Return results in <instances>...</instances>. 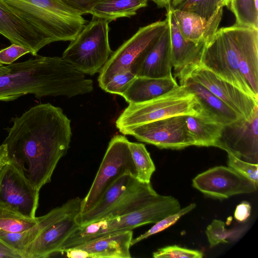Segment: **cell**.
I'll use <instances>...</instances> for the list:
<instances>
[{
	"instance_id": "6da1fadb",
	"label": "cell",
	"mask_w": 258,
	"mask_h": 258,
	"mask_svg": "<svg viewBox=\"0 0 258 258\" xmlns=\"http://www.w3.org/2000/svg\"><path fill=\"white\" fill-rule=\"evenodd\" d=\"M12 121L3 143L10 162L40 190L50 182L58 161L70 148L71 120L60 107L47 103L31 107Z\"/></svg>"
},
{
	"instance_id": "7a4b0ae2",
	"label": "cell",
	"mask_w": 258,
	"mask_h": 258,
	"mask_svg": "<svg viewBox=\"0 0 258 258\" xmlns=\"http://www.w3.org/2000/svg\"><path fill=\"white\" fill-rule=\"evenodd\" d=\"M91 79L62 57L36 55L29 59L0 67V101L26 95L72 97L90 92Z\"/></svg>"
},
{
	"instance_id": "3957f363",
	"label": "cell",
	"mask_w": 258,
	"mask_h": 258,
	"mask_svg": "<svg viewBox=\"0 0 258 258\" xmlns=\"http://www.w3.org/2000/svg\"><path fill=\"white\" fill-rule=\"evenodd\" d=\"M7 9L31 26L48 44L73 40L87 23L59 0H0Z\"/></svg>"
},
{
	"instance_id": "277c9868",
	"label": "cell",
	"mask_w": 258,
	"mask_h": 258,
	"mask_svg": "<svg viewBox=\"0 0 258 258\" xmlns=\"http://www.w3.org/2000/svg\"><path fill=\"white\" fill-rule=\"evenodd\" d=\"M201 111L195 95L184 85H179L170 92L151 100L130 103L116 121L121 133L124 130L175 115H198Z\"/></svg>"
},
{
	"instance_id": "5b68a950",
	"label": "cell",
	"mask_w": 258,
	"mask_h": 258,
	"mask_svg": "<svg viewBox=\"0 0 258 258\" xmlns=\"http://www.w3.org/2000/svg\"><path fill=\"white\" fill-rule=\"evenodd\" d=\"M109 23L92 17L71 41L62 58L84 74L99 73L113 52L109 43Z\"/></svg>"
},
{
	"instance_id": "8992f818",
	"label": "cell",
	"mask_w": 258,
	"mask_h": 258,
	"mask_svg": "<svg viewBox=\"0 0 258 258\" xmlns=\"http://www.w3.org/2000/svg\"><path fill=\"white\" fill-rule=\"evenodd\" d=\"M167 20L140 27L114 52L99 72L98 82L102 89L115 74L125 71L132 73L153 47L168 27Z\"/></svg>"
},
{
	"instance_id": "52a82bcc",
	"label": "cell",
	"mask_w": 258,
	"mask_h": 258,
	"mask_svg": "<svg viewBox=\"0 0 258 258\" xmlns=\"http://www.w3.org/2000/svg\"><path fill=\"white\" fill-rule=\"evenodd\" d=\"M128 143L124 136L116 135L111 138L93 182L82 200L80 214L93 208L105 191L122 175L130 173L136 177Z\"/></svg>"
},
{
	"instance_id": "ba28073f",
	"label": "cell",
	"mask_w": 258,
	"mask_h": 258,
	"mask_svg": "<svg viewBox=\"0 0 258 258\" xmlns=\"http://www.w3.org/2000/svg\"><path fill=\"white\" fill-rule=\"evenodd\" d=\"M201 64L258 100L240 71L231 26L218 29L206 43Z\"/></svg>"
},
{
	"instance_id": "9c48e42d",
	"label": "cell",
	"mask_w": 258,
	"mask_h": 258,
	"mask_svg": "<svg viewBox=\"0 0 258 258\" xmlns=\"http://www.w3.org/2000/svg\"><path fill=\"white\" fill-rule=\"evenodd\" d=\"M39 190L11 162L0 172V207L29 218H35Z\"/></svg>"
},
{
	"instance_id": "30bf717a",
	"label": "cell",
	"mask_w": 258,
	"mask_h": 258,
	"mask_svg": "<svg viewBox=\"0 0 258 258\" xmlns=\"http://www.w3.org/2000/svg\"><path fill=\"white\" fill-rule=\"evenodd\" d=\"M186 117V115L168 117L130 128L121 133L160 149L180 150L194 146L187 129Z\"/></svg>"
},
{
	"instance_id": "8fae6325",
	"label": "cell",
	"mask_w": 258,
	"mask_h": 258,
	"mask_svg": "<svg viewBox=\"0 0 258 258\" xmlns=\"http://www.w3.org/2000/svg\"><path fill=\"white\" fill-rule=\"evenodd\" d=\"M193 187L205 195L219 199L255 192L257 186L234 169L224 166L210 168L197 175Z\"/></svg>"
},
{
	"instance_id": "7c38bea8",
	"label": "cell",
	"mask_w": 258,
	"mask_h": 258,
	"mask_svg": "<svg viewBox=\"0 0 258 258\" xmlns=\"http://www.w3.org/2000/svg\"><path fill=\"white\" fill-rule=\"evenodd\" d=\"M217 147L242 161L258 164V108L248 119L224 125Z\"/></svg>"
},
{
	"instance_id": "4fadbf2b",
	"label": "cell",
	"mask_w": 258,
	"mask_h": 258,
	"mask_svg": "<svg viewBox=\"0 0 258 258\" xmlns=\"http://www.w3.org/2000/svg\"><path fill=\"white\" fill-rule=\"evenodd\" d=\"M180 209L177 199L166 196L163 199L128 214L109 219H100L102 222L100 232L94 239L112 233L132 230L145 224L155 223Z\"/></svg>"
},
{
	"instance_id": "5bb4252c",
	"label": "cell",
	"mask_w": 258,
	"mask_h": 258,
	"mask_svg": "<svg viewBox=\"0 0 258 258\" xmlns=\"http://www.w3.org/2000/svg\"><path fill=\"white\" fill-rule=\"evenodd\" d=\"M188 77L202 85L245 119H248L258 108V100L219 77L201 64L192 69Z\"/></svg>"
},
{
	"instance_id": "9a60e30c",
	"label": "cell",
	"mask_w": 258,
	"mask_h": 258,
	"mask_svg": "<svg viewBox=\"0 0 258 258\" xmlns=\"http://www.w3.org/2000/svg\"><path fill=\"white\" fill-rule=\"evenodd\" d=\"M166 11L170 35L172 68L175 78L177 77L180 82L188 76L192 69L201 64L206 42L196 44L186 40L177 25L172 6Z\"/></svg>"
},
{
	"instance_id": "2e32d148",
	"label": "cell",
	"mask_w": 258,
	"mask_h": 258,
	"mask_svg": "<svg viewBox=\"0 0 258 258\" xmlns=\"http://www.w3.org/2000/svg\"><path fill=\"white\" fill-rule=\"evenodd\" d=\"M240 71L258 97V29L231 26Z\"/></svg>"
},
{
	"instance_id": "e0dca14e",
	"label": "cell",
	"mask_w": 258,
	"mask_h": 258,
	"mask_svg": "<svg viewBox=\"0 0 258 258\" xmlns=\"http://www.w3.org/2000/svg\"><path fill=\"white\" fill-rule=\"evenodd\" d=\"M132 230L112 233L60 253L71 258H130Z\"/></svg>"
},
{
	"instance_id": "ac0fdd59",
	"label": "cell",
	"mask_w": 258,
	"mask_h": 258,
	"mask_svg": "<svg viewBox=\"0 0 258 258\" xmlns=\"http://www.w3.org/2000/svg\"><path fill=\"white\" fill-rule=\"evenodd\" d=\"M80 212L63 218L43 230L24 250V258H45L59 253L69 236L79 226Z\"/></svg>"
},
{
	"instance_id": "d6986e66",
	"label": "cell",
	"mask_w": 258,
	"mask_h": 258,
	"mask_svg": "<svg viewBox=\"0 0 258 258\" xmlns=\"http://www.w3.org/2000/svg\"><path fill=\"white\" fill-rule=\"evenodd\" d=\"M0 34L12 43L23 46L33 56L48 44L29 24L7 9L0 3Z\"/></svg>"
},
{
	"instance_id": "ffe728a7",
	"label": "cell",
	"mask_w": 258,
	"mask_h": 258,
	"mask_svg": "<svg viewBox=\"0 0 258 258\" xmlns=\"http://www.w3.org/2000/svg\"><path fill=\"white\" fill-rule=\"evenodd\" d=\"M223 7L220 6L209 20L192 12L173 8V13L183 37L198 44L207 42L218 30L221 22Z\"/></svg>"
},
{
	"instance_id": "44dd1931",
	"label": "cell",
	"mask_w": 258,
	"mask_h": 258,
	"mask_svg": "<svg viewBox=\"0 0 258 258\" xmlns=\"http://www.w3.org/2000/svg\"><path fill=\"white\" fill-rule=\"evenodd\" d=\"M179 84L184 85L198 99L201 108L198 115L224 125L243 118L190 77L179 82Z\"/></svg>"
},
{
	"instance_id": "7402d4cb",
	"label": "cell",
	"mask_w": 258,
	"mask_h": 258,
	"mask_svg": "<svg viewBox=\"0 0 258 258\" xmlns=\"http://www.w3.org/2000/svg\"><path fill=\"white\" fill-rule=\"evenodd\" d=\"M169 26L133 73L137 77L162 78L172 76Z\"/></svg>"
},
{
	"instance_id": "603a6c76",
	"label": "cell",
	"mask_w": 258,
	"mask_h": 258,
	"mask_svg": "<svg viewBox=\"0 0 258 258\" xmlns=\"http://www.w3.org/2000/svg\"><path fill=\"white\" fill-rule=\"evenodd\" d=\"M143 183L130 173L120 176L105 191L93 208L84 214H78L77 220L80 226L98 220L123 196L137 188Z\"/></svg>"
},
{
	"instance_id": "cb8c5ba5",
	"label": "cell",
	"mask_w": 258,
	"mask_h": 258,
	"mask_svg": "<svg viewBox=\"0 0 258 258\" xmlns=\"http://www.w3.org/2000/svg\"><path fill=\"white\" fill-rule=\"evenodd\" d=\"M178 85L172 75L162 78L136 77L121 96L128 104L141 103L160 97Z\"/></svg>"
},
{
	"instance_id": "d4e9b609",
	"label": "cell",
	"mask_w": 258,
	"mask_h": 258,
	"mask_svg": "<svg viewBox=\"0 0 258 258\" xmlns=\"http://www.w3.org/2000/svg\"><path fill=\"white\" fill-rule=\"evenodd\" d=\"M165 197L157 194L150 183L144 182L137 188L123 196L97 220L109 219L128 214Z\"/></svg>"
},
{
	"instance_id": "484cf974",
	"label": "cell",
	"mask_w": 258,
	"mask_h": 258,
	"mask_svg": "<svg viewBox=\"0 0 258 258\" xmlns=\"http://www.w3.org/2000/svg\"><path fill=\"white\" fill-rule=\"evenodd\" d=\"M186 123L194 146L217 147L224 125L199 115H186Z\"/></svg>"
},
{
	"instance_id": "4316f807",
	"label": "cell",
	"mask_w": 258,
	"mask_h": 258,
	"mask_svg": "<svg viewBox=\"0 0 258 258\" xmlns=\"http://www.w3.org/2000/svg\"><path fill=\"white\" fill-rule=\"evenodd\" d=\"M149 0H102L90 14L110 22L120 18H130L138 10L147 6Z\"/></svg>"
},
{
	"instance_id": "83f0119b",
	"label": "cell",
	"mask_w": 258,
	"mask_h": 258,
	"mask_svg": "<svg viewBox=\"0 0 258 258\" xmlns=\"http://www.w3.org/2000/svg\"><path fill=\"white\" fill-rule=\"evenodd\" d=\"M128 148L137 172V178L141 182L150 183L156 168L144 144L128 143Z\"/></svg>"
},
{
	"instance_id": "f1b7e54d",
	"label": "cell",
	"mask_w": 258,
	"mask_h": 258,
	"mask_svg": "<svg viewBox=\"0 0 258 258\" xmlns=\"http://www.w3.org/2000/svg\"><path fill=\"white\" fill-rule=\"evenodd\" d=\"M225 225L224 222L215 219L207 227L206 234L210 247L237 241L247 229V226L245 225L228 230Z\"/></svg>"
},
{
	"instance_id": "f546056e",
	"label": "cell",
	"mask_w": 258,
	"mask_h": 258,
	"mask_svg": "<svg viewBox=\"0 0 258 258\" xmlns=\"http://www.w3.org/2000/svg\"><path fill=\"white\" fill-rule=\"evenodd\" d=\"M229 9L235 15V25L258 29V6L254 0H233Z\"/></svg>"
},
{
	"instance_id": "4dcf8cb0",
	"label": "cell",
	"mask_w": 258,
	"mask_h": 258,
	"mask_svg": "<svg viewBox=\"0 0 258 258\" xmlns=\"http://www.w3.org/2000/svg\"><path fill=\"white\" fill-rule=\"evenodd\" d=\"M39 217L29 218L0 207V230L11 233L26 231L35 225Z\"/></svg>"
},
{
	"instance_id": "1f68e13d",
	"label": "cell",
	"mask_w": 258,
	"mask_h": 258,
	"mask_svg": "<svg viewBox=\"0 0 258 258\" xmlns=\"http://www.w3.org/2000/svg\"><path fill=\"white\" fill-rule=\"evenodd\" d=\"M196 207V203H191L184 208L181 209L175 214L169 215L155 223L150 229L135 239H132L131 245L139 242L148 237L160 232L175 224L182 216L190 212Z\"/></svg>"
},
{
	"instance_id": "d6a6232c",
	"label": "cell",
	"mask_w": 258,
	"mask_h": 258,
	"mask_svg": "<svg viewBox=\"0 0 258 258\" xmlns=\"http://www.w3.org/2000/svg\"><path fill=\"white\" fill-rule=\"evenodd\" d=\"M219 7L216 0H185L175 9L195 13L209 20Z\"/></svg>"
},
{
	"instance_id": "836d02e7",
	"label": "cell",
	"mask_w": 258,
	"mask_h": 258,
	"mask_svg": "<svg viewBox=\"0 0 258 258\" xmlns=\"http://www.w3.org/2000/svg\"><path fill=\"white\" fill-rule=\"evenodd\" d=\"M136 77L130 70L118 73L108 81L102 89L106 92L121 96Z\"/></svg>"
},
{
	"instance_id": "e575fe53",
	"label": "cell",
	"mask_w": 258,
	"mask_h": 258,
	"mask_svg": "<svg viewBox=\"0 0 258 258\" xmlns=\"http://www.w3.org/2000/svg\"><path fill=\"white\" fill-rule=\"evenodd\" d=\"M227 164L229 167L258 185V164L245 162L227 153Z\"/></svg>"
},
{
	"instance_id": "d590c367",
	"label": "cell",
	"mask_w": 258,
	"mask_h": 258,
	"mask_svg": "<svg viewBox=\"0 0 258 258\" xmlns=\"http://www.w3.org/2000/svg\"><path fill=\"white\" fill-rule=\"evenodd\" d=\"M204 254L198 250L169 245L159 249L153 253L154 258H202Z\"/></svg>"
},
{
	"instance_id": "8d00e7d4",
	"label": "cell",
	"mask_w": 258,
	"mask_h": 258,
	"mask_svg": "<svg viewBox=\"0 0 258 258\" xmlns=\"http://www.w3.org/2000/svg\"><path fill=\"white\" fill-rule=\"evenodd\" d=\"M29 53H31L29 49L12 43L10 46L0 50V63L11 64L22 55Z\"/></svg>"
},
{
	"instance_id": "74e56055",
	"label": "cell",
	"mask_w": 258,
	"mask_h": 258,
	"mask_svg": "<svg viewBox=\"0 0 258 258\" xmlns=\"http://www.w3.org/2000/svg\"><path fill=\"white\" fill-rule=\"evenodd\" d=\"M63 5L83 15L90 14L92 9L102 0H59Z\"/></svg>"
},
{
	"instance_id": "f35d334b",
	"label": "cell",
	"mask_w": 258,
	"mask_h": 258,
	"mask_svg": "<svg viewBox=\"0 0 258 258\" xmlns=\"http://www.w3.org/2000/svg\"><path fill=\"white\" fill-rule=\"evenodd\" d=\"M251 206L247 201H243L238 204L235 209L234 216L235 219L240 222L245 221L250 215Z\"/></svg>"
},
{
	"instance_id": "ab89813d",
	"label": "cell",
	"mask_w": 258,
	"mask_h": 258,
	"mask_svg": "<svg viewBox=\"0 0 258 258\" xmlns=\"http://www.w3.org/2000/svg\"><path fill=\"white\" fill-rule=\"evenodd\" d=\"M0 258H23L17 252L12 249L0 240Z\"/></svg>"
},
{
	"instance_id": "60d3db41",
	"label": "cell",
	"mask_w": 258,
	"mask_h": 258,
	"mask_svg": "<svg viewBox=\"0 0 258 258\" xmlns=\"http://www.w3.org/2000/svg\"><path fill=\"white\" fill-rule=\"evenodd\" d=\"M10 162L7 146L2 143L0 145V172L3 167Z\"/></svg>"
},
{
	"instance_id": "b9f144b4",
	"label": "cell",
	"mask_w": 258,
	"mask_h": 258,
	"mask_svg": "<svg viewBox=\"0 0 258 258\" xmlns=\"http://www.w3.org/2000/svg\"><path fill=\"white\" fill-rule=\"evenodd\" d=\"M153 1L158 8H166L167 10L171 6L172 0H151Z\"/></svg>"
},
{
	"instance_id": "7bdbcfd3",
	"label": "cell",
	"mask_w": 258,
	"mask_h": 258,
	"mask_svg": "<svg viewBox=\"0 0 258 258\" xmlns=\"http://www.w3.org/2000/svg\"><path fill=\"white\" fill-rule=\"evenodd\" d=\"M219 6H226L228 9L230 5L233 0H216Z\"/></svg>"
},
{
	"instance_id": "ee69618b",
	"label": "cell",
	"mask_w": 258,
	"mask_h": 258,
	"mask_svg": "<svg viewBox=\"0 0 258 258\" xmlns=\"http://www.w3.org/2000/svg\"><path fill=\"white\" fill-rule=\"evenodd\" d=\"M185 0H172V7L175 9L181 3L183 2Z\"/></svg>"
},
{
	"instance_id": "f6af8a7d",
	"label": "cell",
	"mask_w": 258,
	"mask_h": 258,
	"mask_svg": "<svg viewBox=\"0 0 258 258\" xmlns=\"http://www.w3.org/2000/svg\"><path fill=\"white\" fill-rule=\"evenodd\" d=\"M2 66H3V64H2L1 63H0V67H2Z\"/></svg>"
}]
</instances>
